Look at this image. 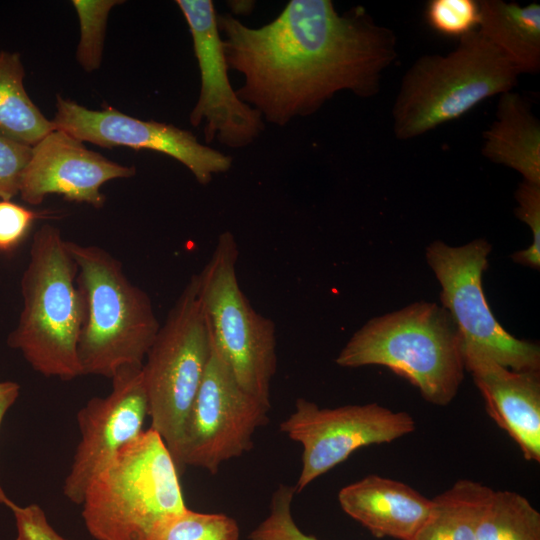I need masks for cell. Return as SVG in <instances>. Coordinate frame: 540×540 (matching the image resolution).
Wrapping results in <instances>:
<instances>
[{"label": "cell", "instance_id": "obj_28", "mask_svg": "<svg viewBox=\"0 0 540 540\" xmlns=\"http://www.w3.org/2000/svg\"><path fill=\"white\" fill-rule=\"evenodd\" d=\"M32 146L0 134V200H11L19 194L23 171Z\"/></svg>", "mask_w": 540, "mask_h": 540}, {"label": "cell", "instance_id": "obj_1", "mask_svg": "<svg viewBox=\"0 0 540 540\" xmlns=\"http://www.w3.org/2000/svg\"><path fill=\"white\" fill-rule=\"evenodd\" d=\"M217 25L229 69L244 76L237 96L277 126L313 114L342 90L377 93L396 56L391 30L362 7L341 15L330 0H291L258 28L230 14H217Z\"/></svg>", "mask_w": 540, "mask_h": 540}, {"label": "cell", "instance_id": "obj_3", "mask_svg": "<svg viewBox=\"0 0 540 540\" xmlns=\"http://www.w3.org/2000/svg\"><path fill=\"white\" fill-rule=\"evenodd\" d=\"M81 505L85 526L96 540H155L187 508L174 459L152 428L94 474Z\"/></svg>", "mask_w": 540, "mask_h": 540}, {"label": "cell", "instance_id": "obj_10", "mask_svg": "<svg viewBox=\"0 0 540 540\" xmlns=\"http://www.w3.org/2000/svg\"><path fill=\"white\" fill-rule=\"evenodd\" d=\"M271 404L244 390L212 343L211 355L173 455L178 471L220 465L252 448L255 431L266 424Z\"/></svg>", "mask_w": 540, "mask_h": 540}, {"label": "cell", "instance_id": "obj_6", "mask_svg": "<svg viewBox=\"0 0 540 540\" xmlns=\"http://www.w3.org/2000/svg\"><path fill=\"white\" fill-rule=\"evenodd\" d=\"M519 72L479 30L447 55L417 59L403 77L392 109L400 140L458 119L483 100L512 91Z\"/></svg>", "mask_w": 540, "mask_h": 540}, {"label": "cell", "instance_id": "obj_8", "mask_svg": "<svg viewBox=\"0 0 540 540\" xmlns=\"http://www.w3.org/2000/svg\"><path fill=\"white\" fill-rule=\"evenodd\" d=\"M212 339L193 275L170 309L142 365L151 427L172 457L200 388Z\"/></svg>", "mask_w": 540, "mask_h": 540}, {"label": "cell", "instance_id": "obj_20", "mask_svg": "<svg viewBox=\"0 0 540 540\" xmlns=\"http://www.w3.org/2000/svg\"><path fill=\"white\" fill-rule=\"evenodd\" d=\"M492 488L460 479L431 500L429 515L412 540H478L477 527Z\"/></svg>", "mask_w": 540, "mask_h": 540}, {"label": "cell", "instance_id": "obj_29", "mask_svg": "<svg viewBox=\"0 0 540 540\" xmlns=\"http://www.w3.org/2000/svg\"><path fill=\"white\" fill-rule=\"evenodd\" d=\"M38 217L37 212L11 200H0V252L13 251Z\"/></svg>", "mask_w": 540, "mask_h": 540}, {"label": "cell", "instance_id": "obj_2", "mask_svg": "<svg viewBox=\"0 0 540 540\" xmlns=\"http://www.w3.org/2000/svg\"><path fill=\"white\" fill-rule=\"evenodd\" d=\"M77 265L55 226L33 235L29 262L20 281L23 307L7 344L38 373L70 381L82 376L78 341L85 301Z\"/></svg>", "mask_w": 540, "mask_h": 540}, {"label": "cell", "instance_id": "obj_24", "mask_svg": "<svg viewBox=\"0 0 540 540\" xmlns=\"http://www.w3.org/2000/svg\"><path fill=\"white\" fill-rule=\"evenodd\" d=\"M118 0H73L80 22V41L76 57L88 72L100 67L107 19L112 7L121 4Z\"/></svg>", "mask_w": 540, "mask_h": 540}, {"label": "cell", "instance_id": "obj_11", "mask_svg": "<svg viewBox=\"0 0 540 540\" xmlns=\"http://www.w3.org/2000/svg\"><path fill=\"white\" fill-rule=\"evenodd\" d=\"M407 412L378 403L321 408L298 398L295 411L281 422L280 430L303 447L296 485L301 492L311 482L345 461L359 448L390 443L415 431Z\"/></svg>", "mask_w": 540, "mask_h": 540}, {"label": "cell", "instance_id": "obj_13", "mask_svg": "<svg viewBox=\"0 0 540 540\" xmlns=\"http://www.w3.org/2000/svg\"><path fill=\"white\" fill-rule=\"evenodd\" d=\"M56 108L52 120L55 129L105 148L124 146L166 154L186 166L203 185L212 180L213 174L225 173L232 166L230 156L171 124L140 120L112 107L90 110L59 95Z\"/></svg>", "mask_w": 540, "mask_h": 540}, {"label": "cell", "instance_id": "obj_21", "mask_svg": "<svg viewBox=\"0 0 540 540\" xmlns=\"http://www.w3.org/2000/svg\"><path fill=\"white\" fill-rule=\"evenodd\" d=\"M24 75L20 54L0 51V134L34 146L55 127L28 96Z\"/></svg>", "mask_w": 540, "mask_h": 540}, {"label": "cell", "instance_id": "obj_18", "mask_svg": "<svg viewBox=\"0 0 540 540\" xmlns=\"http://www.w3.org/2000/svg\"><path fill=\"white\" fill-rule=\"evenodd\" d=\"M483 155L540 185V124L528 102L512 91L501 95L496 119L484 132Z\"/></svg>", "mask_w": 540, "mask_h": 540}, {"label": "cell", "instance_id": "obj_27", "mask_svg": "<svg viewBox=\"0 0 540 540\" xmlns=\"http://www.w3.org/2000/svg\"><path fill=\"white\" fill-rule=\"evenodd\" d=\"M515 214L532 231L531 245L511 255L515 263L539 269L540 267V185L522 181L516 192Z\"/></svg>", "mask_w": 540, "mask_h": 540}, {"label": "cell", "instance_id": "obj_31", "mask_svg": "<svg viewBox=\"0 0 540 540\" xmlns=\"http://www.w3.org/2000/svg\"><path fill=\"white\" fill-rule=\"evenodd\" d=\"M20 394V385L14 381H0V427L7 411ZM13 501L6 495L0 483V504L10 507Z\"/></svg>", "mask_w": 540, "mask_h": 540}, {"label": "cell", "instance_id": "obj_14", "mask_svg": "<svg viewBox=\"0 0 540 540\" xmlns=\"http://www.w3.org/2000/svg\"><path fill=\"white\" fill-rule=\"evenodd\" d=\"M110 379L111 392L91 398L77 413L81 438L63 485L64 495L77 505L94 474L144 431L149 416L142 365L122 366Z\"/></svg>", "mask_w": 540, "mask_h": 540}, {"label": "cell", "instance_id": "obj_15", "mask_svg": "<svg viewBox=\"0 0 540 540\" xmlns=\"http://www.w3.org/2000/svg\"><path fill=\"white\" fill-rule=\"evenodd\" d=\"M134 174V167L110 161L65 131L54 129L32 146L19 195L30 205L41 204L49 194H59L68 201L101 208L106 200L102 185Z\"/></svg>", "mask_w": 540, "mask_h": 540}, {"label": "cell", "instance_id": "obj_23", "mask_svg": "<svg viewBox=\"0 0 540 540\" xmlns=\"http://www.w3.org/2000/svg\"><path fill=\"white\" fill-rule=\"evenodd\" d=\"M239 535L232 517L186 508L163 526L155 540H239Z\"/></svg>", "mask_w": 540, "mask_h": 540}, {"label": "cell", "instance_id": "obj_12", "mask_svg": "<svg viewBox=\"0 0 540 540\" xmlns=\"http://www.w3.org/2000/svg\"><path fill=\"white\" fill-rule=\"evenodd\" d=\"M193 40L200 70L201 88L189 120L193 126L205 121L204 139L214 138L230 148H243L264 130L262 115L244 103L232 88L217 13L211 0H177Z\"/></svg>", "mask_w": 540, "mask_h": 540}, {"label": "cell", "instance_id": "obj_17", "mask_svg": "<svg viewBox=\"0 0 540 540\" xmlns=\"http://www.w3.org/2000/svg\"><path fill=\"white\" fill-rule=\"evenodd\" d=\"M338 501L374 537L397 540H412L431 509V500L411 486L376 474L341 488Z\"/></svg>", "mask_w": 540, "mask_h": 540}, {"label": "cell", "instance_id": "obj_22", "mask_svg": "<svg viewBox=\"0 0 540 540\" xmlns=\"http://www.w3.org/2000/svg\"><path fill=\"white\" fill-rule=\"evenodd\" d=\"M478 540H540V513L523 495L492 490L477 527Z\"/></svg>", "mask_w": 540, "mask_h": 540}, {"label": "cell", "instance_id": "obj_26", "mask_svg": "<svg viewBox=\"0 0 540 540\" xmlns=\"http://www.w3.org/2000/svg\"><path fill=\"white\" fill-rule=\"evenodd\" d=\"M295 487L280 484L270 501L268 516L249 534V540H318L300 530L291 514Z\"/></svg>", "mask_w": 540, "mask_h": 540}, {"label": "cell", "instance_id": "obj_16", "mask_svg": "<svg viewBox=\"0 0 540 540\" xmlns=\"http://www.w3.org/2000/svg\"><path fill=\"white\" fill-rule=\"evenodd\" d=\"M465 370L486 411L518 445L526 460L540 462V371H515L462 347Z\"/></svg>", "mask_w": 540, "mask_h": 540}, {"label": "cell", "instance_id": "obj_30", "mask_svg": "<svg viewBox=\"0 0 540 540\" xmlns=\"http://www.w3.org/2000/svg\"><path fill=\"white\" fill-rule=\"evenodd\" d=\"M9 509L16 522L15 540H70L50 525L44 510L38 504L19 506L13 502Z\"/></svg>", "mask_w": 540, "mask_h": 540}, {"label": "cell", "instance_id": "obj_4", "mask_svg": "<svg viewBox=\"0 0 540 540\" xmlns=\"http://www.w3.org/2000/svg\"><path fill=\"white\" fill-rule=\"evenodd\" d=\"M335 362L345 368L384 366L437 406L452 402L465 371L455 322L444 307L427 301L370 319L351 336Z\"/></svg>", "mask_w": 540, "mask_h": 540}, {"label": "cell", "instance_id": "obj_19", "mask_svg": "<svg viewBox=\"0 0 540 540\" xmlns=\"http://www.w3.org/2000/svg\"><path fill=\"white\" fill-rule=\"evenodd\" d=\"M480 33L520 73L540 69V5L520 6L502 0H481Z\"/></svg>", "mask_w": 540, "mask_h": 540}, {"label": "cell", "instance_id": "obj_5", "mask_svg": "<svg viewBox=\"0 0 540 540\" xmlns=\"http://www.w3.org/2000/svg\"><path fill=\"white\" fill-rule=\"evenodd\" d=\"M85 301L78 341L82 375L111 378L125 365H143L160 323L148 294L105 249L67 241Z\"/></svg>", "mask_w": 540, "mask_h": 540}, {"label": "cell", "instance_id": "obj_7", "mask_svg": "<svg viewBox=\"0 0 540 540\" xmlns=\"http://www.w3.org/2000/svg\"><path fill=\"white\" fill-rule=\"evenodd\" d=\"M239 251L233 234L223 232L200 273L197 290L214 347L239 385L267 404L277 369L276 331L241 290L236 274Z\"/></svg>", "mask_w": 540, "mask_h": 540}, {"label": "cell", "instance_id": "obj_9", "mask_svg": "<svg viewBox=\"0 0 540 540\" xmlns=\"http://www.w3.org/2000/svg\"><path fill=\"white\" fill-rule=\"evenodd\" d=\"M492 245L478 238L461 246L437 240L426 248V260L440 287V299L462 338L476 350L515 371H540V347L506 331L491 311L482 278Z\"/></svg>", "mask_w": 540, "mask_h": 540}, {"label": "cell", "instance_id": "obj_25", "mask_svg": "<svg viewBox=\"0 0 540 540\" xmlns=\"http://www.w3.org/2000/svg\"><path fill=\"white\" fill-rule=\"evenodd\" d=\"M425 19L437 33L460 39L479 26V1L431 0L426 6Z\"/></svg>", "mask_w": 540, "mask_h": 540}]
</instances>
